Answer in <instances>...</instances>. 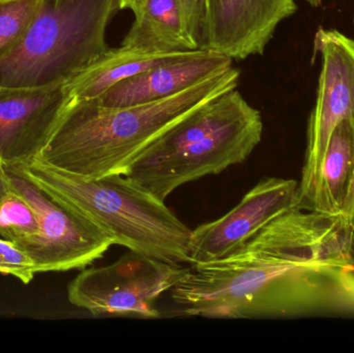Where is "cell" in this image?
Returning <instances> with one entry per match:
<instances>
[{
    "label": "cell",
    "instance_id": "1",
    "mask_svg": "<svg viewBox=\"0 0 354 353\" xmlns=\"http://www.w3.org/2000/svg\"><path fill=\"white\" fill-rule=\"evenodd\" d=\"M239 77L241 72L232 66L171 97L128 107L108 108L97 99H62L28 161L89 180L124 175L156 139L208 102L236 88Z\"/></svg>",
    "mask_w": 354,
    "mask_h": 353
},
{
    "label": "cell",
    "instance_id": "2",
    "mask_svg": "<svg viewBox=\"0 0 354 353\" xmlns=\"http://www.w3.org/2000/svg\"><path fill=\"white\" fill-rule=\"evenodd\" d=\"M6 167L88 222L112 244L167 263H189L192 230L165 201L127 176L89 180L35 161Z\"/></svg>",
    "mask_w": 354,
    "mask_h": 353
},
{
    "label": "cell",
    "instance_id": "3",
    "mask_svg": "<svg viewBox=\"0 0 354 353\" xmlns=\"http://www.w3.org/2000/svg\"><path fill=\"white\" fill-rule=\"evenodd\" d=\"M262 133L261 113L234 88L156 139L124 175L165 201L183 184L247 161Z\"/></svg>",
    "mask_w": 354,
    "mask_h": 353
},
{
    "label": "cell",
    "instance_id": "4",
    "mask_svg": "<svg viewBox=\"0 0 354 353\" xmlns=\"http://www.w3.org/2000/svg\"><path fill=\"white\" fill-rule=\"evenodd\" d=\"M118 0H47L16 41L0 51V85L66 82L109 47L107 27Z\"/></svg>",
    "mask_w": 354,
    "mask_h": 353
},
{
    "label": "cell",
    "instance_id": "5",
    "mask_svg": "<svg viewBox=\"0 0 354 353\" xmlns=\"http://www.w3.org/2000/svg\"><path fill=\"white\" fill-rule=\"evenodd\" d=\"M189 267L129 250L118 261L81 271L68 287L77 308L93 316H161L156 304L172 289Z\"/></svg>",
    "mask_w": 354,
    "mask_h": 353
},
{
    "label": "cell",
    "instance_id": "6",
    "mask_svg": "<svg viewBox=\"0 0 354 353\" xmlns=\"http://www.w3.org/2000/svg\"><path fill=\"white\" fill-rule=\"evenodd\" d=\"M314 58H322L316 103L310 115L307 147L295 209L309 211L328 141L342 120L354 122V39L336 29L319 27Z\"/></svg>",
    "mask_w": 354,
    "mask_h": 353
},
{
    "label": "cell",
    "instance_id": "7",
    "mask_svg": "<svg viewBox=\"0 0 354 353\" xmlns=\"http://www.w3.org/2000/svg\"><path fill=\"white\" fill-rule=\"evenodd\" d=\"M8 173L12 186L35 207L39 217V236L22 248L35 261L37 274L84 269L113 246L97 228L50 198L32 182Z\"/></svg>",
    "mask_w": 354,
    "mask_h": 353
},
{
    "label": "cell",
    "instance_id": "8",
    "mask_svg": "<svg viewBox=\"0 0 354 353\" xmlns=\"http://www.w3.org/2000/svg\"><path fill=\"white\" fill-rule=\"evenodd\" d=\"M297 187L295 180H260L226 215L192 230L189 263H212L243 250L270 222L295 209Z\"/></svg>",
    "mask_w": 354,
    "mask_h": 353
},
{
    "label": "cell",
    "instance_id": "9",
    "mask_svg": "<svg viewBox=\"0 0 354 353\" xmlns=\"http://www.w3.org/2000/svg\"><path fill=\"white\" fill-rule=\"evenodd\" d=\"M297 0H205L201 49L245 60L262 55Z\"/></svg>",
    "mask_w": 354,
    "mask_h": 353
},
{
    "label": "cell",
    "instance_id": "10",
    "mask_svg": "<svg viewBox=\"0 0 354 353\" xmlns=\"http://www.w3.org/2000/svg\"><path fill=\"white\" fill-rule=\"evenodd\" d=\"M64 83L0 85V162L4 165L30 159L55 117Z\"/></svg>",
    "mask_w": 354,
    "mask_h": 353
},
{
    "label": "cell",
    "instance_id": "11",
    "mask_svg": "<svg viewBox=\"0 0 354 353\" xmlns=\"http://www.w3.org/2000/svg\"><path fill=\"white\" fill-rule=\"evenodd\" d=\"M230 57L199 49L130 77L106 91L97 101L108 108L128 107L171 97L232 68Z\"/></svg>",
    "mask_w": 354,
    "mask_h": 353
},
{
    "label": "cell",
    "instance_id": "12",
    "mask_svg": "<svg viewBox=\"0 0 354 353\" xmlns=\"http://www.w3.org/2000/svg\"><path fill=\"white\" fill-rule=\"evenodd\" d=\"M122 46L155 53L201 49L202 0H143Z\"/></svg>",
    "mask_w": 354,
    "mask_h": 353
},
{
    "label": "cell",
    "instance_id": "13",
    "mask_svg": "<svg viewBox=\"0 0 354 353\" xmlns=\"http://www.w3.org/2000/svg\"><path fill=\"white\" fill-rule=\"evenodd\" d=\"M185 52L155 53L137 48H111L86 68L71 77L62 87V102L97 99L111 87Z\"/></svg>",
    "mask_w": 354,
    "mask_h": 353
},
{
    "label": "cell",
    "instance_id": "14",
    "mask_svg": "<svg viewBox=\"0 0 354 353\" xmlns=\"http://www.w3.org/2000/svg\"><path fill=\"white\" fill-rule=\"evenodd\" d=\"M353 174L354 122L344 120L335 128L328 141L309 211L342 213Z\"/></svg>",
    "mask_w": 354,
    "mask_h": 353
},
{
    "label": "cell",
    "instance_id": "15",
    "mask_svg": "<svg viewBox=\"0 0 354 353\" xmlns=\"http://www.w3.org/2000/svg\"><path fill=\"white\" fill-rule=\"evenodd\" d=\"M39 233L35 207L16 189L0 197V236L23 248Z\"/></svg>",
    "mask_w": 354,
    "mask_h": 353
},
{
    "label": "cell",
    "instance_id": "16",
    "mask_svg": "<svg viewBox=\"0 0 354 353\" xmlns=\"http://www.w3.org/2000/svg\"><path fill=\"white\" fill-rule=\"evenodd\" d=\"M47 0H0V51L30 26Z\"/></svg>",
    "mask_w": 354,
    "mask_h": 353
},
{
    "label": "cell",
    "instance_id": "17",
    "mask_svg": "<svg viewBox=\"0 0 354 353\" xmlns=\"http://www.w3.org/2000/svg\"><path fill=\"white\" fill-rule=\"evenodd\" d=\"M0 274L12 276L23 284L30 283L37 275L35 261L16 242L0 238Z\"/></svg>",
    "mask_w": 354,
    "mask_h": 353
},
{
    "label": "cell",
    "instance_id": "18",
    "mask_svg": "<svg viewBox=\"0 0 354 353\" xmlns=\"http://www.w3.org/2000/svg\"><path fill=\"white\" fill-rule=\"evenodd\" d=\"M342 215L346 218L347 221L354 227V174Z\"/></svg>",
    "mask_w": 354,
    "mask_h": 353
},
{
    "label": "cell",
    "instance_id": "19",
    "mask_svg": "<svg viewBox=\"0 0 354 353\" xmlns=\"http://www.w3.org/2000/svg\"><path fill=\"white\" fill-rule=\"evenodd\" d=\"M14 188L12 184L10 174L6 170V165L0 162V197L3 196L6 192Z\"/></svg>",
    "mask_w": 354,
    "mask_h": 353
},
{
    "label": "cell",
    "instance_id": "20",
    "mask_svg": "<svg viewBox=\"0 0 354 353\" xmlns=\"http://www.w3.org/2000/svg\"><path fill=\"white\" fill-rule=\"evenodd\" d=\"M143 0H118L120 10H134Z\"/></svg>",
    "mask_w": 354,
    "mask_h": 353
},
{
    "label": "cell",
    "instance_id": "21",
    "mask_svg": "<svg viewBox=\"0 0 354 353\" xmlns=\"http://www.w3.org/2000/svg\"><path fill=\"white\" fill-rule=\"evenodd\" d=\"M303 1L307 2L312 8H320L324 4V0H303Z\"/></svg>",
    "mask_w": 354,
    "mask_h": 353
},
{
    "label": "cell",
    "instance_id": "22",
    "mask_svg": "<svg viewBox=\"0 0 354 353\" xmlns=\"http://www.w3.org/2000/svg\"><path fill=\"white\" fill-rule=\"evenodd\" d=\"M202 1H203V2H204V1H205V0H202Z\"/></svg>",
    "mask_w": 354,
    "mask_h": 353
},
{
    "label": "cell",
    "instance_id": "23",
    "mask_svg": "<svg viewBox=\"0 0 354 353\" xmlns=\"http://www.w3.org/2000/svg\"><path fill=\"white\" fill-rule=\"evenodd\" d=\"M353 22H354V18H353Z\"/></svg>",
    "mask_w": 354,
    "mask_h": 353
}]
</instances>
